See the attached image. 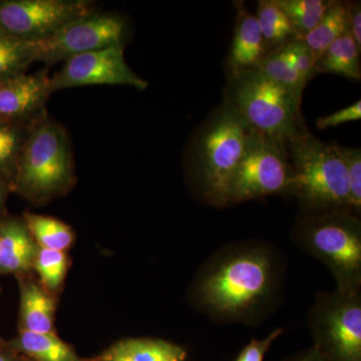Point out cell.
<instances>
[{
    "label": "cell",
    "mask_w": 361,
    "mask_h": 361,
    "mask_svg": "<svg viewBox=\"0 0 361 361\" xmlns=\"http://www.w3.org/2000/svg\"><path fill=\"white\" fill-rule=\"evenodd\" d=\"M292 168L286 142L256 133L230 188L229 204L290 195Z\"/></svg>",
    "instance_id": "ba28073f"
},
{
    "label": "cell",
    "mask_w": 361,
    "mask_h": 361,
    "mask_svg": "<svg viewBox=\"0 0 361 361\" xmlns=\"http://www.w3.org/2000/svg\"><path fill=\"white\" fill-rule=\"evenodd\" d=\"M6 348L33 361H94L82 358L75 349L54 334H37L20 330V334L6 341Z\"/></svg>",
    "instance_id": "2e32d148"
},
{
    "label": "cell",
    "mask_w": 361,
    "mask_h": 361,
    "mask_svg": "<svg viewBox=\"0 0 361 361\" xmlns=\"http://www.w3.org/2000/svg\"><path fill=\"white\" fill-rule=\"evenodd\" d=\"M75 183L73 153L65 129L47 114L30 123L11 190L44 202L65 194Z\"/></svg>",
    "instance_id": "5b68a950"
},
{
    "label": "cell",
    "mask_w": 361,
    "mask_h": 361,
    "mask_svg": "<svg viewBox=\"0 0 361 361\" xmlns=\"http://www.w3.org/2000/svg\"><path fill=\"white\" fill-rule=\"evenodd\" d=\"M291 240L331 273L336 289L361 288V221L348 210L299 214Z\"/></svg>",
    "instance_id": "277c9868"
},
{
    "label": "cell",
    "mask_w": 361,
    "mask_h": 361,
    "mask_svg": "<svg viewBox=\"0 0 361 361\" xmlns=\"http://www.w3.org/2000/svg\"><path fill=\"white\" fill-rule=\"evenodd\" d=\"M284 361H326L317 349L312 348L305 349V350L297 353L296 355H292L291 357L287 358Z\"/></svg>",
    "instance_id": "1f68e13d"
},
{
    "label": "cell",
    "mask_w": 361,
    "mask_h": 361,
    "mask_svg": "<svg viewBox=\"0 0 361 361\" xmlns=\"http://www.w3.org/2000/svg\"><path fill=\"white\" fill-rule=\"evenodd\" d=\"M186 348L153 337L126 338L114 343L94 361H186Z\"/></svg>",
    "instance_id": "9a60e30c"
},
{
    "label": "cell",
    "mask_w": 361,
    "mask_h": 361,
    "mask_svg": "<svg viewBox=\"0 0 361 361\" xmlns=\"http://www.w3.org/2000/svg\"><path fill=\"white\" fill-rule=\"evenodd\" d=\"M348 30V2L332 1L322 20L302 39L318 61L327 47Z\"/></svg>",
    "instance_id": "ffe728a7"
},
{
    "label": "cell",
    "mask_w": 361,
    "mask_h": 361,
    "mask_svg": "<svg viewBox=\"0 0 361 361\" xmlns=\"http://www.w3.org/2000/svg\"><path fill=\"white\" fill-rule=\"evenodd\" d=\"M286 144L292 168L290 195L298 200L301 213L350 211L348 173L336 144L320 141L305 126Z\"/></svg>",
    "instance_id": "3957f363"
},
{
    "label": "cell",
    "mask_w": 361,
    "mask_h": 361,
    "mask_svg": "<svg viewBox=\"0 0 361 361\" xmlns=\"http://www.w3.org/2000/svg\"><path fill=\"white\" fill-rule=\"evenodd\" d=\"M225 97V104L260 134L287 142L304 126L302 99L257 68L230 73Z\"/></svg>",
    "instance_id": "8992f818"
},
{
    "label": "cell",
    "mask_w": 361,
    "mask_h": 361,
    "mask_svg": "<svg viewBox=\"0 0 361 361\" xmlns=\"http://www.w3.org/2000/svg\"><path fill=\"white\" fill-rule=\"evenodd\" d=\"M56 303L35 282L20 283V329L37 334H54Z\"/></svg>",
    "instance_id": "e0dca14e"
},
{
    "label": "cell",
    "mask_w": 361,
    "mask_h": 361,
    "mask_svg": "<svg viewBox=\"0 0 361 361\" xmlns=\"http://www.w3.org/2000/svg\"><path fill=\"white\" fill-rule=\"evenodd\" d=\"M103 85H128L140 90L149 85L126 61L125 45H116L66 59L61 70L49 78V92Z\"/></svg>",
    "instance_id": "8fae6325"
},
{
    "label": "cell",
    "mask_w": 361,
    "mask_h": 361,
    "mask_svg": "<svg viewBox=\"0 0 361 361\" xmlns=\"http://www.w3.org/2000/svg\"><path fill=\"white\" fill-rule=\"evenodd\" d=\"M23 357H20L18 353H14L9 349H4L0 350V361H20Z\"/></svg>",
    "instance_id": "836d02e7"
},
{
    "label": "cell",
    "mask_w": 361,
    "mask_h": 361,
    "mask_svg": "<svg viewBox=\"0 0 361 361\" xmlns=\"http://www.w3.org/2000/svg\"><path fill=\"white\" fill-rule=\"evenodd\" d=\"M9 191H11V186H9L8 183L0 176V213H1L2 209H4V205H6L7 195H8Z\"/></svg>",
    "instance_id": "d6a6232c"
},
{
    "label": "cell",
    "mask_w": 361,
    "mask_h": 361,
    "mask_svg": "<svg viewBox=\"0 0 361 361\" xmlns=\"http://www.w3.org/2000/svg\"><path fill=\"white\" fill-rule=\"evenodd\" d=\"M337 152L345 164L349 191V210L355 215L361 213V149L346 148L336 144Z\"/></svg>",
    "instance_id": "4316f807"
},
{
    "label": "cell",
    "mask_w": 361,
    "mask_h": 361,
    "mask_svg": "<svg viewBox=\"0 0 361 361\" xmlns=\"http://www.w3.org/2000/svg\"><path fill=\"white\" fill-rule=\"evenodd\" d=\"M20 361H33L32 360H28V358H23V360H21Z\"/></svg>",
    "instance_id": "d590c367"
},
{
    "label": "cell",
    "mask_w": 361,
    "mask_h": 361,
    "mask_svg": "<svg viewBox=\"0 0 361 361\" xmlns=\"http://www.w3.org/2000/svg\"><path fill=\"white\" fill-rule=\"evenodd\" d=\"M255 16L268 52L277 51L292 40L301 39L276 0L259 1Z\"/></svg>",
    "instance_id": "d6986e66"
},
{
    "label": "cell",
    "mask_w": 361,
    "mask_h": 361,
    "mask_svg": "<svg viewBox=\"0 0 361 361\" xmlns=\"http://www.w3.org/2000/svg\"><path fill=\"white\" fill-rule=\"evenodd\" d=\"M25 222L40 248L65 252L75 240L73 230L54 218L27 212L25 214Z\"/></svg>",
    "instance_id": "44dd1931"
},
{
    "label": "cell",
    "mask_w": 361,
    "mask_h": 361,
    "mask_svg": "<svg viewBox=\"0 0 361 361\" xmlns=\"http://www.w3.org/2000/svg\"><path fill=\"white\" fill-rule=\"evenodd\" d=\"M348 30L361 51V6L360 2H348Z\"/></svg>",
    "instance_id": "4dcf8cb0"
},
{
    "label": "cell",
    "mask_w": 361,
    "mask_h": 361,
    "mask_svg": "<svg viewBox=\"0 0 361 361\" xmlns=\"http://www.w3.org/2000/svg\"><path fill=\"white\" fill-rule=\"evenodd\" d=\"M33 268L39 273L40 280L47 290H56L65 279L68 257L65 252L49 250L39 247Z\"/></svg>",
    "instance_id": "484cf974"
},
{
    "label": "cell",
    "mask_w": 361,
    "mask_h": 361,
    "mask_svg": "<svg viewBox=\"0 0 361 361\" xmlns=\"http://www.w3.org/2000/svg\"><path fill=\"white\" fill-rule=\"evenodd\" d=\"M283 329H275L264 339L252 338L250 342L240 351L235 361H264L267 351L273 342L277 341L283 334Z\"/></svg>",
    "instance_id": "f1b7e54d"
},
{
    "label": "cell",
    "mask_w": 361,
    "mask_h": 361,
    "mask_svg": "<svg viewBox=\"0 0 361 361\" xmlns=\"http://www.w3.org/2000/svg\"><path fill=\"white\" fill-rule=\"evenodd\" d=\"M32 63V42L16 39L0 30V80L23 75Z\"/></svg>",
    "instance_id": "603a6c76"
},
{
    "label": "cell",
    "mask_w": 361,
    "mask_h": 361,
    "mask_svg": "<svg viewBox=\"0 0 361 361\" xmlns=\"http://www.w3.org/2000/svg\"><path fill=\"white\" fill-rule=\"evenodd\" d=\"M4 349H6V341H4V339L0 337V350H4Z\"/></svg>",
    "instance_id": "e575fe53"
},
{
    "label": "cell",
    "mask_w": 361,
    "mask_h": 361,
    "mask_svg": "<svg viewBox=\"0 0 361 361\" xmlns=\"http://www.w3.org/2000/svg\"><path fill=\"white\" fill-rule=\"evenodd\" d=\"M302 39L322 20L332 0H276Z\"/></svg>",
    "instance_id": "cb8c5ba5"
},
{
    "label": "cell",
    "mask_w": 361,
    "mask_h": 361,
    "mask_svg": "<svg viewBox=\"0 0 361 361\" xmlns=\"http://www.w3.org/2000/svg\"><path fill=\"white\" fill-rule=\"evenodd\" d=\"M361 118V102H355L351 106H346L326 116L319 118L316 122V127L320 130L329 129V128L337 127L342 123L353 122Z\"/></svg>",
    "instance_id": "f546056e"
},
{
    "label": "cell",
    "mask_w": 361,
    "mask_h": 361,
    "mask_svg": "<svg viewBox=\"0 0 361 361\" xmlns=\"http://www.w3.org/2000/svg\"><path fill=\"white\" fill-rule=\"evenodd\" d=\"M360 49L349 30L327 47L316 63L318 73H336L350 80H360Z\"/></svg>",
    "instance_id": "ac0fdd59"
},
{
    "label": "cell",
    "mask_w": 361,
    "mask_h": 361,
    "mask_svg": "<svg viewBox=\"0 0 361 361\" xmlns=\"http://www.w3.org/2000/svg\"><path fill=\"white\" fill-rule=\"evenodd\" d=\"M127 33V21L122 16L94 11L71 21L49 37L33 42L35 63L52 66L85 52L125 45Z\"/></svg>",
    "instance_id": "9c48e42d"
},
{
    "label": "cell",
    "mask_w": 361,
    "mask_h": 361,
    "mask_svg": "<svg viewBox=\"0 0 361 361\" xmlns=\"http://www.w3.org/2000/svg\"><path fill=\"white\" fill-rule=\"evenodd\" d=\"M30 123L0 122V176L11 190Z\"/></svg>",
    "instance_id": "7402d4cb"
},
{
    "label": "cell",
    "mask_w": 361,
    "mask_h": 361,
    "mask_svg": "<svg viewBox=\"0 0 361 361\" xmlns=\"http://www.w3.org/2000/svg\"><path fill=\"white\" fill-rule=\"evenodd\" d=\"M236 23L227 66L230 73L256 68L259 61L268 54L264 39L256 16L243 2H236Z\"/></svg>",
    "instance_id": "5bb4252c"
},
{
    "label": "cell",
    "mask_w": 361,
    "mask_h": 361,
    "mask_svg": "<svg viewBox=\"0 0 361 361\" xmlns=\"http://www.w3.org/2000/svg\"><path fill=\"white\" fill-rule=\"evenodd\" d=\"M306 319L325 360L361 361V288L318 292Z\"/></svg>",
    "instance_id": "52a82bcc"
},
{
    "label": "cell",
    "mask_w": 361,
    "mask_h": 361,
    "mask_svg": "<svg viewBox=\"0 0 361 361\" xmlns=\"http://www.w3.org/2000/svg\"><path fill=\"white\" fill-rule=\"evenodd\" d=\"M0 291H1V288H0Z\"/></svg>",
    "instance_id": "74e56055"
},
{
    "label": "cell",
    "mask_w": 361,
    "mask_h": 361,
    "mask_svg": "<svg viewBox=\"0 0 361 361\" xmlns=\"http://www.w3.org/2000/svg\"><path fill=\"white\" fill-rule=\"evenodd\" d=\"M287 262L274 244L241 240L221 246L195 275L188 299L216 324H262L283 300Z\"/></svg>",
    "instance_id": "6da1fadb"
},
{
    "label": "cell",
    "mask_w": 361,
    "mask_h": 361,
    "mask_svg": "<svg viewBox=\"0 0 361 361\" xmlns=\"http://www.w3.org/2000/svg\"><path fill=\"white\" fill-rule=\"evenodd\" d=\"M284 49L300 75L304 85H306L311 78L315 77L318 73L316 70L317 59H316L315 54L302 39L292 40L289 44L285 45Z\"/></svg>",
    "instance_id": "83f0119b"
},
{
    "label": "cell",
    "mask_w": 361,
    "mask_h": 361,
    "mask_svg": "<svg viewBox=\"0 0 361 361\" xmlns=\"http://www.w3.org/2000/svg\"><path fill=\"white\" fill-rule=\"evenodd\" d=\"M256 133L226 104L206 123L197 139L191 172L197 193L205 203L229 207L233 178Z\"/></svg>",
    "instance_id": "7a4b0ae2"
},
{
    "label": "cell",
    "mask_w": 361,
    "mask_h": 361,
    "mask_svg": "<svg viewBox=\"0 0 361 361\" xmlns=\"http://www.w3.org/2000/svg\"><path fill=\"white\" fill-rule=\"evenodd\" d=\"M39 250L25 220L0 219V275L23 274L32 270Z\"/></svg>",
    "instance_id": "4fadbf2b"
},
{
    "label": "cell",
    "mask_w": 361,
    "mask_h": 361,
    "mask_svg": "<svg viewBox=\"0 0 361 361\" xmlns=\"http://www.w3.org/2000/svg\"><path fill=\"white\" fill-rule=\"evenodd\" d=\"M49 80L47 70L0 80V120L30 123L44 115Z\"/></svg>",
    "instance_id": "7c38bea8"
},
{
    "label": "cell",
    "mask_w": 361,
    "mask_h": 361,
    "mask_svg": "<svg viewBox=\"0 0 361 361\" xmlns=\"http://www.w3.org/2000/svg\"><path fill=\"white\" fill-rule=\"evenodd\" d=\"M0 122H2V121H1V120H0Z\"/></svg>",
    "instance_id": "8d00e7d4"
},
{
    "label": "cell",
    "mask_w": 361,
    "mask_h": 361,
    "mask_svg": "<svg viewBox=\"0 0 361 361\" xmlns=\"http://www.w3.org/2000/svg\"><path fill=\"white\" fill-rule=\"evenodd\" d=\"M94 11V4L85 0H0V30L16 39L39 42Z\"/></svg>",
    "instance_id": "30bf717a"
},
{
    "label": "cell",
    "mask_w": 361,
    "mask_h": 361,
    "mask_svg": "<svg viewBox=\"0 0 361 361\" xmlns=\"http://www.w3.org/2000/svg\"><path fill=\"white\" fill-rule=\"evenodd\" d=\"M255 68L278 84L288 87L302 99L305 85L295 66L292 63L291 59H289L284 47L277 51L268 52L264 58L259 61Z\"/></svg>",
    "instance_id": "d4e9b609"
}]
</instances>
